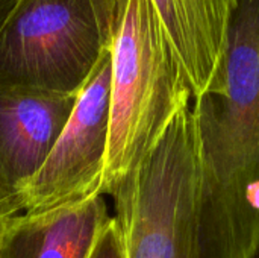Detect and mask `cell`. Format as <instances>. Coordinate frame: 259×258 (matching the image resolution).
I'll use <instances>...</instances> for the list:
<instances>
[{"instance_id": "1", "label": "cell", "mask_w": 259, "mask_h": 258, "mask_svg": "<svg viewBox=\"0 0 259 258\" xmlns=\"http://www.w3.org/2000/svg\"><path fill=\"white\" fill-rule=\"evenodd\" d=\"M193 117L191 258H258L259 0H235L223 59Z\"/></svg>"}, {"instance_id": "5", "label": "cell", "mask_w": 259, "mask_h": 258, "mask_svg": "<svg viewBox=\"0 0 259 258\" xmlns=\"http://www.w3.org/2000/svg\"><path fill=\"white\" fill-rule=\"evenodd\" d=\"M79 94L0 85V222L39 170L65 128Z\"/></svg>"}, {"instance_id": "4", "label": "cell", "mask_w": 259, "mask_h": 258, "mask_svg": "<svg viewBox=\"0 0 259 258\" xmlns=\"http://www.w3.org/2000/svg\"><path fill=\"white\" fill-rule=\"evenodd\" d=\"M111 52L80 90L73 113L39 170L20 193L14 216H39L103 195L111 119Z\"/></svg>"}, {"instance_id": "2", "label": "cell", "mask_w": 259, "mask_h": 258, "mask_svg": "<svg viewBox=\"0 0 259 258\" xmlns=\"http://www.w3.org/2000/svg\"><path fill=\"white\" fill-rule=\"evenodd\" d=\"M109 52L111 119L103 196L135 172L178 111L193 100L152 0H127Z\"/></svg>"}, {"instance_id": "3", "label": "cell", "mask_w": 259, "mask_h": 258, "mask_svg": "<svg viewBox=\"0 0 259 258\" xmlns=\"http://www.w3.org/2000/svg\"><path fill=\"white\" fill-rule=\"evenodd\" d=\"M108 49L90 0H20L0 29V85L79 94Z\"/></svg>"}, {"instance_id": "6", "label": "cell", "mask_w": 259, "mask_h": 258, "mask_svg": "<svg viewBox=\"0 0 259 258\" xmlns=\"http://www.w3.org/2000/svg\"><path fill=\"white\" fill-rule=\"evenodd\" d=\"M112 211L94 196L39 216L0 222V258H90Z\"/></svg>"}, {"instance_id": "10", "label": "cell", "mask_w": 259, "mask_h": 258, "mask_svg": "<svg viewBox=\"0 0 259 258\" xmlns=\"http://www.w3.org/2000/svg\"><path fill=\"white\" fill-rule=\"evenodd\" d=\"M20 0H0V29L5 26Z\"/></svg>"}, {"instance_id": "9", "label": "cell", "mask_w": 259, "mask_h": 258, "mask_svg": "<svg viewBox=\"0 0 259 258\" xmlns=\"http://www.w3.org/2000/svg\"><path fill=\"white\" fill-rule=\"evenodd\" d=\"M90 258H126L124 240L114 216L97 239Z\"/></svg>"}, {"instance_id": "11", "label": "cell", "mask_w": 259, "mask_h": 258, "mask_svg": "<svg viewBox=\"0 0 259 258\" xmlns=\"http://www.w3.org/2000/svg\"><path fill=\"white\" fill-rule=\"evenodd\" d=\"M258 258H259V255H258Z\"/></svg>"}, {"instance_id": "7", "label": "cell", "mask_w": 259, "mask_h": 258, "mask_svg": "<svg viewBox=\"0 0 259 258\" xmlns=\"http://www.w3.org/2000/svg\"><path fill=\"white\" fill-rule=\"evenodd\" d=\"M187 75L193 100L211 85L223 59L235 0H152Z\"/></svg>"}, {"instance_id": "8", "label": "cell", "mask_w": 259, "mask_h": 258, "mask_svg": "<svg viewBox=\"0 0 259 258\" xmlns=\"http://www.w3.org/2000/svg\"><path fill=\"white\" fill-rule=\"evenodd\" d=\"M100 32L109 47L117 27L120 26L127 0H90Z\"/></svg>"}]
</instances>
